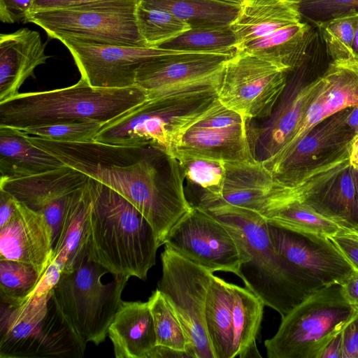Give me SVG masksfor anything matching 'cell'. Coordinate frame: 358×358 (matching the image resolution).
I'll return each mask as SVG.
<instances>
[{
	"instance_id": "d6986e66",
	"label": "cell",
	"mask_w": 358,
	"mask_h": 358,
	"mask_svg": "<svg viewBox=\"0 0 358 358\" xmlns=\"http://www.w3.org/2000/svg\"><path fill=\"white\" fill-rule=\"evenodd\" d=\"M273 187V177L261 160L225 162V177L217 194L203 192L199 201H213L259 213Z\"/></svg>"
},
{
	"instance_id": "5bb4252c",
	"label": "cell",
	"mask_w": 358,
	"mask_h": 358,
	"mask_svg": "<svg viewBox=\"0 0 358 358\" xmlns=\"http://www.w3.org/2000/svg\"><path fill=\"white\" fill-rule=\"evenodd\" d=\"M268 231L277 253L303 275L322 287L341 284L354 270L329 237L293 231L268 222Z\"/></svg>"
},
{
	"instance_id": "9a60e30c",
	"label": "cell",
	"mask_w": 358,
	"mask_h": 358,
	"mask_svg": "<svg viewBox=\"0 0 358 358\" xmlns=\"http://www.w3.org/2000/svg\"><path fill=\"white\" fill-rule=\"evenodd\" d=\"M235 52H188L151 59L138 67L135 86L152 99L198 84L222 83L226 63Z\"/></svg>"
},
{
	"instance_id": "7bdbcfd3",
	"label": "cell",
	"mask_w": 358,
	"mask_h": 358,
	"mask_svg": "<svg viewBox=\"0 0 358 358\" xmlns=\"http://www.w3.org/2000/svg\"><path fill=\"white\" fill-rule=\"evenodd\" d=\"M33 0H0V20L3 23L27 22Z\"/></svg>"
},
{
	"instance_id": "d590c367",
	"label": "cell",
	"mask_w": 358,
	"mask_h": 358,
	"mask_svg": "<svg viewBox=\"0 0 358 358\" xmlns=\"http://www.w3.org/2000/svg\"><path fill=\"white\" fill-rule=\"evenodd\" d=\"M157 336V345L187 352L194 357L184 328L164 295L156 289L148 299Z\"/></svg>"
},
{
	"instance_id": "9f6ffc18",
	"label": "cell",
	"mask_w": 358,
	"mask_h": 358,
	"mask_svg": "<svg viewBox=\"0 0 358 358\" xmlns=\"http://www.w3.org/2000/svg\"><path fill=\"white\" fill-rule=\"evenodd\" d=\"M220 1H223L231 3L241 5V6L242 5L241 0H220Z\"/></svg>"
},
{
	"instance_id": "4fadbf2b",
	"label": "cell",
	"mask_w": 358,
	"mask_h": 358,
	"mask_svg": "<svg viewBox=\"0 0 358 358\" xmlns=\"http://www.w3.org/2000/svg\"><path fill=\"white\" fill-rule=\"evenodd\" d=\"M71 52L80 78L99 88H125L135 86L136 72L151 59L190 52L148 46L120 45L87 43L78 40L60 41Z\"/></svg>"
},
{
	"instance_id": "ba28073f",
	"label": "cell",
	"mask_w": 358,
	"mask_h": 358,
	"mask_svg": "<svg viewBox=\"0 0 358 358\" xmlns=\"http://www.w3.org/2000/svg\"><path fill=\"white\" fill-rule=\"evenodd\" d=\"M358 314L341 284L312 294L282 318L275 334L264 341L268 358H317L327 343Z\"/></svg>"
},
{
	"instance_id": "816d5d0a",
	"label": "cell",
	"mask_w": 358,
	"mask_h": 358,
	"mask_svg": "<svg viewBox=\"0 0 358 358\" xmlns=\"http://www.w3.org/2000/svg\"><path fill=\"white\" fill-rule=\"evenodd\" d=\"M350 164L353 169H358V133L351 141L349 151Z\"/></svg>"
},
{
	"instance_id": "681fc988",
	"label": "cell",
	"mask_w": 358,
	"mask_h": 358,
	"mask_svg": "<svg viewBox=\"0 0 358 358\" xmlns=\"http://www.w3.org/2000/svg\"><path fill=\"white\" fill-rule=\"evenodd\" d=\"M317 358H342V331L327 343Z\"/></svg>"
},
{
	"instance_id": "11a10c76",
	"label": "cell",
	"mask_w": 358,
	"mask_h": 358,
	"mask_svg": "<svg viewBox=\"0 0 358 358\" xmlns=\"http://www.w3.org/2000/svg\"><path fill=\"white\" fill-rule=\"evenodd\" d=\"M354 172V178L356 185V191H357V206H358V169H353Z\"/></svg>"
},
{
	"instance_id": "603a6c76",
	"label": "cell",
	"mask_w": 358,
	"mask_h": 358,
	"mask_svg": "<svg viewBox=\"0 0 358 358\" xmlns=\"http://www.w3.org/2000/svg\"><path fill=\"white\" fill-rule=\"evenodd\" d=\"M91 203L89 179L84 187L68 196L59 233L53 246L50 263L57 264L62 273L72 271L87 254Z\"/></svg>"
},
{
	"instance_id": "6da1fadb",
	"label": "cell",
	"mask_w": 358,
	"mask_h": 358,
	"mask_svg": "<svg viewBox=\"0 0 358 358\" xmlns=\"http://www.w3.org/2000/svg\"><path fill=\"white\" fill-rule=\"evenodd\" d=\"M35 146L64 164L113 189L129 201L152 227L157 243L164 245L176 225L192 210L185 196V178L174 157L164 168L132 148L96 141L67 143L26 135Z\"/></svg>"
},
{
	"instance_id": "cb8c5ba5",
	"label": "cell",
	"mask_w": 358,
	"mask_h": 358,
	"mask_svg": "<svg viewBox=\"0 0 358 358\" xmlns=\"http://www.w3.org/2000/svg\"><path fill=\"white\" fill-rule=\"evenodd\" d=\"M176 150L224 162L255 159L247 135L246 122L224 127L194 124L183 135Z\"/></svg>"
},
{
	"instance_id": "8d00e7d4",
	"label": "cell",
	"mask_w": 358,
	"mask_h": 358,
	"mask_svg": "<svg viewBox=\"0 0 358 358\" xmlns=\"http://www.w3.org/2000/svg\"><path fill=\"white\" fill-rule=\"evenodd\" d=\"M136 20L139 32L148 47L159 48L191 29V26L171 13L145 6L138 1Z\"/></svg>"
},
{
	"instance_id": "e0dca14e",
	"label": "cell",
	"mask_w": 358,
	"mask_h": 358,
	"mask_svg": "<svg viewBox=\"0 0 358 358\" xmlns=\"http://www.w3.org/2000/svg\"><path fill=\"white\" fill-rule=\"evenodd\" d=\"M52 252V233L43 215L17 201L13 215L0 227V259L30 264L45 272Z\"/></svg>"
},
{
	"instance_id": "db71d44e",
	"label": "cell",
	"mask_w": 358,
	"mask_h": 358,
	"mask_svg": "<svg viewBox=\"0 0 358 358\" xmlns=\"http://www.w3.org/2000/svg\"><path fill=\"white\" fill-rule=\"evenodd\" d=\"M352 53L354 57L358 59V24L355 32V39L352 44Z\"/></svg>"
},
{
	"instance_id": "2e32d148",
	"label": "cell",
	"mask_w": 358,
	"mask_h": 358,
	"mask_svg": "<svg viewBox=\"0 0 358 358\" xmlns=\"http://www.w3.org/2000/svg\"><path fill=\"white\" fill-rule=\"evenodd\" d=\"M319 90L289 141L261 160L271 173L313 127L344 109L358 105V59L332 60L320 76Z\"/></svg>"
},
{
	"instance_id": "836d02e7",
	"label": "cell",
	"mask_w": 358,
	"mask_h": 358,
	"mask_svg": "<svg viewBox=\"0 0 358 358\" xmlns=\"http://www.w3.org/2000/svg\"><path fill=\"white\" fill-rule=\"evenodd\" d=\"M237 41L230 25L191 28L159 48L190 52H235Z\"/></svg>"
},
{
	"instance_id": "7402d4cb",
	"label": "cell",
	"mask_w": 358,
	"mask_h": 358,
	"mask_svg": "<svg viewBox=\"0 0 358 358\" xmlns=\"http://www.w3.org/2000/svg\"><path fill=\"white\" fill-rule=\"evenodd\" d=\"M351 110L344 109L313 127L271 172L273 176L308 166L351 142L356 135L347 124Z\"/></svg>"
},
{
	"instance_id": "7dc6e473",
	"label": "cell",
	"mask_w": 358,
	"mask_h": 358,
	"mask_svg": "<svg viewBox=\"0 0 358 358\" xmlns=\"http://www.w3.org/2000/svg\"><path fill=\"white\" fill-rule=\"evenodd\" d=\"M17 200L8 192L0 189V227L4 226L15 212Z\"/></svg>"
},
{
	"instance_id": "d4e9b609",
	"label": "cell",
	"mask_w": 358,
	"mask_h": 358,
	"mask_svg": "<svg viewBox=\"0 0 358 358\" xmlns=\"http://www.w3.org/2000/svg\"><path fill=\"white\" fill-rule=\"evenodd\" d=\"M302 21L297 3L291 0H245L230 24L236 48Z\"/></svg>"
},
{
	"instance_id": "f546056e",
	"label": "cell",
	"mask_w": 358,
	"mask_h": 358,
	"mask_svg": "<svg viewBox=\"0 0 358 358\" xmlns=\"http://www.w3.org/2000/svg\"><path fill=\"white\" fill-rule=\"evenodd\" d=\"M304 202L340 227L358 230L357 191L350 164L317 197Z\"/></svg>"
},
{
	"instance_id": "680465c9",
	"label": "cell",
	"mask_w": 358,
	"mask_h": 358,
	"mask_svg": "<svg viewBox=\"0 0 358 358\" xmlns=\"http://www.w3.org/2000/svg\"><path fill=\"white\" fill-rule=\"evenodd\" d=\"M245 1V0H241V1H242V3H243V2H244Z\"/></svg>"
},
{
	"instance_id": "f35d334b",
	"label": "cell",
	"mask_w": 358,
	"mask_h": 358,
	"mask_svg": "<svg viewBox=\"0 0 358 358\" xmlns=\"http://www.w3.org/2000/svg\"><path fill=\"white\" fill-rule=\"evenodd\" d=\"M358 24V13L343 15L316 25L332 60L355 58L352 44Z\"/></svg>"
},
{
	"instance_id": "8992f818",
	"label": "cell",
	"mask_w": 358,
	"mask_h": 358,
	"mask_svg": "<svg viewBox=\"0 0 358 358\" xmlns=\"http://www.w3.org/2000/svg\"><path fill=\"white\" fill-rule=\"evenodd\" d=\"M1 358H76L86 347L55 301L52 289L41 285L23 303H1Z\"/></svg>"
},
{
	"instance_id": "ffe728a7",
	"label": "cell",
	"mask_w": 358,
	"mask_h": 358,
	"mask_svg": "<svg viewBox=\"0 0 358 358\" xmlns=\"http://www.w3.org/2000/svg\"><path fill=\"white\" fill-rule=\"evenodd\" d=\"M108 336L116 358H149L157 336L148 302L122 301Z\"/></svg>"
},
{
	"instance_id": "b9f144b4",
	"label": "cell",
	"mask_w": 358,
	"mask_h": 358,
	"mask_svg": "<svg viewBox=\"0 0 358 358\" xmlns=\"http://www.w3.org/2000/svg\"><path fill=\"white\" fill-rule=\"evenodd\" d=\"M329 238L354 269L358 271V230L341 228Z\"/></svg>"
},
{
	"instance_id": "f5cc1de1",
	"label": "cell",
	"mask_w": 358,
	"mask_h": 358,
	"mask_svg": "<svg viewBox=\"0 0 358 358\" xmlns=\"http://www.w3.org/2000/svg\"><path fill=\"white\" fill-rule=\"evenodd\" d=\"M347 124L355 134L358 133V105L352 107L347 117Z\"/></svg>"
},
{
	"instance_id": "e575fe53",
	"label": "cell",
	"mask_w": 358,
	"mask_h": 358,
	"mask_svg": "<svg viewBox=\"0 0 358 358\" xmlns=\"http://www.w3.org/2000/svg\"><path fill=\"white\" fill-rule=\"evenodd\" d=\"M45 273L30 264L0 259L1 303H23L38 288Z\"/></svg>"
},
{
	"instance_id": "4316f807",
	"label": "cell",
	"mask_w": 358,
	"mask_h": 358,
	"mask_svg": "<svg viewBox=\"0 0 358 358\" xmlns=\"http://www.w3.org/2000/svg\"><path fill=\"white\" fill-rule=\"evenodd\" d=\"M63 165L33 145L22 131L0 126V180L36 175Z\"/></svg>"
},
{
	"instance_id": "52a82bcc",
	"label": "cell",
	"mask_w": 358,
	"mask_h": 358,
	"mask_svg": "<svg viewBox=\"0 0 358 358\" xmlns=\"http://www.w3.org/2000/svg\"><path fill=\"white\" fill-rule=\"evenodd\" d=\"M108 273L87 254L72 271L62 273L52 288L59 310L85 347L88 343L98 345L105 341L129 279L117 275L104 284L101 278Z\"/></svg>"
},
{
	"instance_id": "44dd1931",
	"label": "cell",
	"mask_w": 358,
	"mask_h": 358,
	"mask_svg": "<svg viewBox=\"0 0 358 358\" xmlns=\"http://www.w3.org/2000/svg\"><path fill=\"white\" fill-rule=\"evenodd\" d=\"M89 179L85 173L64 164L41 173L0 180V189L38 212L84 187Z\"/></svg>"
},
{
	"instance_id": "6f0895ef",
	"label": "cell",
	"mask_w": 358,
	"mask_h": 358,
	"mask_svg": "<svg viewBox=\"0 0 358 358\" xmlns=\"http://www.w3.org/2000/svg\"><path fill=\"white\" fill-rule=\"evenodd\" d=\"M291 1H295V2L298 3V1H299V0H291Z\"/></svg>"
},
{
	"instance_id": "ac0fdd59",
	"label": "cell",
	"mask_w": 358,
	"mask_h": 358,
	"mask_svg": "<svg viewBox=\"0 0 358 358\" xmlns=\"http://www.w3.org/2000/svg\"><path fill=\"white\" fill-rule=\"evenodd\" d=\"M49 57L45 54V43L36 31L21 28L1 34L0 102L17 94L24 82Z\"/></svg>"
},
{
	"instance_id": "f6af8a7d",
	"label": "cell",
	"mask_w": 358,
	"mask_h": 358,
	"mask_svg": "<svg viewBox=\"0 0 358 358\" xmlns=\"http://www.w3.org/2000/svg\"><path fill=\"white\" fill-rule=\"evenodd\" d=\"M342 358H358V314L342 330Z\"/></svg>"
},
{
	"instance_id": "484cf974",
	"label": "cell",
	"mask_w": 358,
	"mask_h": 358,
	"mask_svg": "<svg viewBox=\"0 0 358 358\" xmlns=\"http://www.w3.org/2000/svg\"><path fill=\"white\" fill-rule=\"evenodd\" d=\"M309 23L301 21L238 45L244 51L266 60L289 73L299 68L310 44Z\"/></svg>"
},
{
	"instance_id": "83f0119b",
	"label": "cell",
	"mask_w": 358,
	"mask_h": 358,
	"mask_svg": "<svg viewBox=\"0 0 358 358\" xmlns=\"http://www.w3.org/2000/svg\"><path fill=\"white\" fill-rule=\"evenodd\" d=\"M205 322L215 358H234L231 286L215 275L213 276L207 294Z\"/></svg>"
},
{
	"instance_id": "4dcf8cb0",
	"label": "cell",
	"mask_w": 358,
	"mask_h": 358,
	"mask_svg": "<svg viewBox=\"0 0 358 358\" xmlns=\"http://www.w3.org/2000/svg\"><path fill=\"white\" fill-rule=\"evenodd\" d=\"M138 3L167 11L187 22L191 28L230 25L241 8L220 0H138Z\"/></svg>"
},
{
	"instance_id": "f1b7e54d",
	"label": "cell",
	"mask_w": 358,
	"mask_h": 358,
	"mask_svg": "<svg viewBox=\"0 0 358 358\" xmlns=\"http://www.w3.org/2000/svg\"><path fill=\"white\" fill-rule=\"evenodd\" d=\"M233 297L234 358L261 357L256 339L263 318L264 302L247 287L231 283Z\"/></svg>"
},
{
	"instance_id": "ab89813d",
	"label": "cell",
	"mask_w": 358,
	"mask_h": 358,
	"mask_svg": "<svg viewBox=\"0 0 358 358\" xmlns=\"http://www.w3.org/2000/svg\"><path fill=\"white\" fill-rule=\"evenodd\" d=\"M102 124L96 121H72L27 128L22 131L26 135L56 141L84 143L94 141Z\"/></svg>"
},
{
	"instance_id": "bcb514c9",
	"label": "cell",
	"mask_w": 358,
	"mask_h": 358,
	"mask_svg": "<svg viewBox=\"0 0 358 358\" xmlns=\"http://www.w3.org/2000/svg\"><path fill=\"white\" fill-rule=\"evenodd\" d=\"M94 1L96 0H33L29 13L69 8Z\"/></svg>"
},
{
	"instance_id": "30bf717a",
	"label": "cell",
	"mask_w": 358,
	"mask_h": 358,
	"mask_svg": "<svg viewBox=\"0 0 358 358\" xmlns=\"http://www.w3.org/2000/svg\"><path fill=\"white\" fill-rule=\"evenodd\" d=\"M158 289L179 318L194 358H215L205 322L207 294L213 273L165 245Z\"/></svg>"
},
{
	"instance_id": "7c38bea8",
	"label": "cell",
	"mask_w": 358,
	"mask_h": 358,
	"mask_svg": "<svg viewBox=\"0 0 358 358\" xmlns=\"http://www.w3.org/2000/svg\"><path fill=\"white\" fill-rule=\"evenodd\" d=\"M164 245L213 273L237 275L241 265L249 260L245 248L231 232L196 205L173 229Z\"/></svg>"
},
{
	"instance_id": "8fae6325",
	"label": "cell",
	"mask_w": 358,
	"mask_h": 358,
	"mask_svg": "<svg viewBox=\"0 0 358 358\" xmlns=\"http://www.w3.org/2000/svg\"><path fill=\"white\" fill-rule=\"evenodd\" d=\"M289 72L244 51L227 62L218 100L247 120L271 116L287 83Z\"/></svg>"
},
{
	"instance_id": "277c9868",
	"label": "cell",
	"mask_w": 358,
	"mask_h": 358,
	"mask_svg": "<svg viewBox=\"0 0 358 358\" xmlns=\"http://www.w3.org/2000/svg\"><path fill=\"white\" fill-rule=\"evenodd\" d=\"M220 85L198 84L146 99L103 124L94 141L150 148L173 157L185 132L218 102Z\"/></svg>"
},
{
	"instance_id": "60d3db41",
	"label": "cell",
	"mask_w": 358,
	"mask_h": 358,
	"mask_svg": "<svg viewBox=\"0 0 358 358\" xmlns=\"http://www.w3.org/2000/svg\"><path fill=\"white\" fill-rule=\"evenodd\" d=\"M297 5L302 20L315 26L334 17L358 13V0H299Z\"/></svg>"
},
{
	"instance_id": "7a4b0ae2",
	"label": "cell",
	"mask_w": 358,
	"mask_h": 358,
	"mask_svg": "<svg viewBox=\"0 0 358 358\" xmlns=\"http://www.w3.org/2000/svg\"><path fill=\"white\" fill-rule=\"evenodd\" d=\"M241 243L249 255L238 275L245 287L281 317L324 287L309 280L282 258L273 248L268 222L258 213L228 203L198 201Z\"/></svg>"
},
{
	"instance_id": "f907efd6",
	"label": "cell",
	"mask_w": 358,
	"mask_h": 358,
	"mask_svg": "<svg viewBox=\"0 0 358 358\" xmlns=\"http://www.w3.org/2000/svg\"><path fill=\"white\" fill-rule=\"evenodd\" d=\"M163 357H189V356L187 352L177 351L171 348L159 345H156V347L149 355V358Z\"/></svg>"
},
{
	"instance_id": "5b68a950",
	"label": "cell",
	"mask_w": 358,
	"mask_h": 358,
	"mask_svg": "<svg viewBox=\"0 0 358 358\" xmlns=\"http://www.w3.org/2000/svg\"><path fill=\"white\" fill-rule=\"evenodd\" d=\"M146 99L145 92L136 86L99 88L80 78L69 87L18 93L0 102V126L22 131L72 121L104 124Z\"/></svg>"
},
{
	"instance_id": "9c48e42d",
	"label": "cell",
	"mask_w": 358,
	"mask_h": 358,
	"mask_svg": "<svg viewBox=\"0 0 358 358\" xmlns=\"http://www.w3.org/2000/svg\"><path fill=\"white\" fill-rule=\"evenodd\" d=\"M138 0H96L69 8L28 13L27 22L62 41L147 46L137 24Z\"/></svg>"
},
{
	"instance_id": "c3c4849f",
	"label": "cell",
	"mask_w": 358,
	"mask_h": 358,
	"mask_svg": "<svg viewBox=\"0 0 358 358\" xmlns=\"http://www.w3.org/2000/svg\"><path fill=\"white\" fill-rule=\"evenodd\" d=\"M341 285L347 301L358 309V271L354 269Z\"/></svg>"
},
{
	"instance_id": "1f68e13d",
	"label": "cell",
	"mask_w": 358,
	"mask_h": 358,
	"mask_svg": "<svg viewBox=\"0 0 358 358\" xmlns=\"http://www.w3.org/2000/svg\"><path fill=\"white\" fill-rule=\"evenodd\" d=\"M321 84L320 76L300 88L280 108L269 126L262 131L266 140V159L291 138L303 120ZM263 160V159H262Z\"/></svg>"
},
{
	"instance_id": "74e56055",
	"label": "cell",
	"mask_w": 358,
	"mask_h": 358,
	"mask_svg": "<svg viewBox=\"0 0 358 358\" xmlns=\"http://www.w3.org/2000/svg\"><path fill=\"white\" fill-rule=\"evenodd\" d=\"M178 161L185 178L203 189L217 194L225 177V162L198 156L176 150L173 155Z\"/></svg>"
},
{
	"instance_id": "ee69618b",
	"label": "cell",
	"mask_w": 358,
	"mask_h": 358,
	"mask_svg": "<svg viewBox=\"0 0 358 358\" xmlns=\"http://www.w3.org/2000/svg\"><path fill=\"white\" fill-rule=\"evenodd\" d=\"M69 196L62 197L38 211L43 215L52 230L53 246L59 233Z\"/></svg>"
},
{
	"instance_id": "3957f363",
	"label": "cell",
	"mask_w": 358,
	"mask_h": 358,
	"mask_svg": "<svg viewBox=\"0 0 358 358\" xmlns=\"http://www.w3.org/2000/svg\"><path fill=\"white\" fill-rule=\"evenodd\" d=\"M90 178V177H89ZM87 252L114 276L147 279L159 245L150 223L125 198L90 178Z\"/></svg>"
},
{
	"instance_id": "d6a6232c",
	"label": "cell",
	"mask_w": 358,
	"mask_h": 358,
	"mask_svg": "<svg viewBox=\"0 0 358 358\" xmlns=\"http://www.w3.org/2000/svg\"><path fill=\"white\" fill-rule=\"evenodd\" d=\"M260 215L273 225L327 237L341 228L317 213L306 202L298 200L278 206Z\"/></svg>"
}]
</instances>
